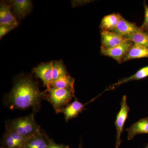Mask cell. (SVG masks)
Instances as JSON below:
<instances>
[{"instance_id": "1", "label": "cell", "mask_w": 148, "mask_h": 148, "mask_svg": "<svg viewBox=\"0 0 148 148\" xmlns=\"http://www.w3.org/2000/svg\"><path fill=\"white\" fill-rule=\"evenodd\" d=\"M45 92L40 91L34 82L27 77H21L14 84L7 97L5 104L10 109L25 110L32 108L38 112Z\"/></svg>"}, {"instance_id": "2", "label": "cell", "mask_w": 148, "mask_h": 148, "mask_svg": "<svg viewBox=\"0 0 148 148\" xmlns=\"http://www.w3.org/2000/svg\"><path fill=\"white\" fill-rule=\"evenodd\" d=\"M6 130L13 131L27 138H31L41 130L35 121L34 114L8 121L5 122Z\"/></svg>"}, {"instance_id": "3", "label": "cell", "mask_w": 148, "mask_h": 148, "mask_svg": "<svg viewBox=\"0 0 148 148\" xmlns=\"http://www.w3.org/2000/svg\"><path fill=\"white\" fill-rule=\"evenodd\" d=\"M45 99L51 104L56 114L62 112L73 98H75L74 88H49L44 92Z\"/></svg>"}, {"instance_id": "4", "label": "cell", "mask_w": 148, "mask_h": 148, "mask_svg": "<svg viewBox=\"0 0 148 148\" xmlns=\"http://www.w3.org/2000/svg\"><path fill=\"white\" fill-rule=\"evenodd\" d=\"M130 107L127 102V97L123 95L121 103V109L118 113L117 114L116 119L115 121V125L116 129V143L115 148H119L121 144L122 140L121 136L123 131L125 123L128 118V114L130 111Z\"/></svg>"}, {"instance_id": "5", "label": "cell", "mask_w": 148, "mask_h": 148, "mask_svg": "<svg viewBox=\"0 0 148 148\" xmlns=\"http://www.w3.org/2000/svg\"><path fill=\"white\" fill-rule=\"evenodd\" d=\"M133 43L132 42L127 41L111 48H101V53L103 55L113 58L119 64H121L123 59L127 54Z\"/></svg>"}, {"instance_id": "6", "label": "cell", "mask_w": 148, "mask_h": 148, "mask_svg": "<svg viewBox=\"0 0 148 148\" xmlns=\"http://www.w3.org/2000/svg\"><path fill=\"white\" fill-rule=\"evenodd\" d=\"M30 138L23 137L13 131L6 130L2 140L3 147L5 148H24Z\"/></svg>"}, {"instance_id": "7", "label": "cell", "mask_w": 148, "mask_h": 148, "mask_svg": "<svg viewBox=\"0 0 148 148\" xmlns=\"http://www.w3.org/2000/svg\"><path fill=\"white\" fill-rule=\"evenodd\" d=\"M101 48L105 49L111 48L129 41L114 32L106 30L101 31Z\"/></svg>"}, {"instance_id": "8", "label": "cell", "mask_w": 148, "mask_h": 148, "mask_svg": "<svg viewBox=\"0 0 148 148\" xmlns=\"http://www.w3.org/2000/svg\"><path fill=\"white\" fill-rule=\"evenodd\" d=\"M33 73L42 80L44 85L47 88L53 82L51 62L41 64L33 69Z\"/></svg>"}, {"instance_id": "9", "label": "cell", "mask_w": 148, "mask_h": 148, "mask_svg": "<svg viewBox=\"0 0 148 148\" xmlns=\"http://www.w3.org/2000/svg\"><path fill=\"white\" fill-rule=\"evenodd\" d=\"M141 29V27H138L135 23L130 22L122 17L116 28L111 32L124 37L139 32Z\"/></svg>"}, {"instance_id": "10", "label": "cell", "mask_w": 148, "mask_h": 148, "mask_svg": "<svg viewBox=\"0 0 148 148\" xmlns=\"http://www.w3.org/2000/svg\"><path fill=\"white\" fill-rule=\"evenodd\" d=\"M18 21L12 13L10 6L4 3L0 7V26H9L15 28Z\"/></svg>"}, {"instance_id": "11", "label": "cell", "mask_w": 148, "mask_h": 148, "mask_svg": "<svg viewBox=\"0 0 148 148\" xmlns=\"http://www.w3.org/2000/svg\"><path fill=\"white\" fill-rule=\"evenodd\" d=\"M127 139L131 140L135 135L139 134H148V117L140 119L132 125L129 128H126Z\"/></svg>"}, {"instance_id": "12", "label": "cell", "mask_w": 148, "mask_h": 148, "mask_svg": "<svg viewBox=\"0 0 148 148\" xmlns=\"http://www.w3.org/2000/svg\"><path fill=\"white\" fill-rule=\"evenodd\" d=\"M50 138L41 130L30 138L24 148H47Z\"/></svg>"}, {"instance_id": "13", "label": "cell", "mask_w": 148, "mask_h": 148, "mask_svg": "<svg viewBox=\"0 0 148 148\" xmlns=\"http://www.w3.org/2000/svg\"><path fill=\"white\" fill-rule=\"evenodd\" d=\"M75 99V101L65 107L62 112L64 114L66 122L69 121V120L77 117L79 114L86 110L85 108L84 105L79 102L76 98Z\"/></svg>"}, {"instance_id": "14", "label": "cell", "mask_w": 148, "mask_h": 148, "mask_svg": "<svg viewBox=\"0 0 148 148\" xmlns=\"http://www.w3.org/2000/svg\"><path fill=\"white\" fill-rule=\"evenodd\" d=\"M148 58V48L133 43L122 63L137 58Z\"/></svg>"}, {"instance_id": "15", "label": "cell", "mask_w": 148, "mask_h": 148, "mask_svg": "<svg viewBox=\"0 0 148 148\" xmlns=\"http://www.w3.org/2000/svg\"><path fill=\"white\" fill-rule=\"evenodd\" d=\"M12 7L14 13L18 18H24L30 12L32 2L29 0H15L12 1Z\"/></svg>"}, {"instance_id": "16", "label": "cell", "mask_w": 148, "mask_h": 148, "mask_svg": "<svg viewBox=\"0 0 148 148\" xmlns=\"http://www.w3.org/2000/svg\"><path fill=\"white\" fill-rule=\"evenodd\" d=\"M148 77V66L143 67L138 70V71L131 76L120 80L114 84L107 88L106 90H112L118 87L121 85L126 83L132 81L139 80L146 78Z\"/></svg>"}, {"instance_id": "17", "label": "cell", "mask_w": 148, "mask_h": 148, "mask_svg": "<svg viewBox=\"0 0 148 148\" xmlns=\"http://www.w3.org/2000/svg\"><path fill=\"white\" fill-rule=\"evenodd\" d=\"M122 16L118 13H113L104 16L101 20L100 28L102 30L112 31L116 27Z\"/></svg>"}, {"instance_id": "18", "label": "cell", "mask_w": 148, "mask_h": 148, "mask_svg": "<svg viewBox=\"0 0 148 148\" xmlns=\"http://www.w3.org/2000/svg\"><path fill=\"white\" fill-rule=\"evenodd\" d=\"M124 38L133 43L148 48V31H145L141 29L139 32L126 36Z\"/></svg>"}, {"instance_id": "19", "label": "cell", "mask_w": 148, "mask_h": 148, "mask_svg": "<svg viewBox=\"0 0 148 148\" xmlns=\"http://www.w3.org/2000/svg\"><path fill=\"white\" fill-rule=\"evenodd\" d=\"M75 79L69 75L61 77L56 80L52 82L49 88H74Z\"/></svg>"}, {"instance_id": "20", "label": "cell", "mask_w": 148, "mask_h": 148, "mask_svg": "<svg viewBox=\"0 0 148 148\" xmlns=\"http://www.w3.org/2000/svg\"><path fill=\"white\" fill-rule=\"evenodd\" d=\"M52 68L53 81L58 79L61 77L69 75L66 68L62 62L60 61H53L51 62Z\"/></svg>"}, {"instance_id": "21", "label": "cell", "mask_w": 148, "mask_h": 148, "mask_svg": "<svg viewBox=\"0 0 148 148\" xmlns=\"http://www.w3.org/2000/svg\"><path fill=\"white\" fill-rule=\"evenodd\" d=\"M145 7V20L144 23L141 26V29L145 31H148V6L145 3H144Z\"/></svg>"}, {"instance_id": "22", "label": "cell", "mask_w": 148, "mask_h": 148, "mask_svg": "<svg viewBox=\"0 0 148 148\" xmlns=\"http://www.w3.org/2000/svg\"><path fill=\"white\" fill-rule=\"evenodd\" d=\"M14 29L13 27L9 26H2L0 27V38L1 39L3 36Z\"/></svg>"}, {"instance_id": "23", "label": "cell", "mask_w": 148, "mask_h": 148, "mask_svg": "<svg viewBox=\"0 0 148 148\" xmlns=\"http://www.w3.org/2000/svg\"><path fill=\"white\" fill-rule=\"evenodd\" d=\"M47 148H70V147L69 145L56 144L52 139H50Z\"/></svg>"}, {"instance_id": "24", "label": "cell", "mask_w": 148, "mask_h": 148, "mask_svg": "<svg viewBox=\"0 0 148 148\" xmlns=\"http://www.w3.org/2000/svg\"><path fill=\"white\" fill-rule=\"evenodd\" d=\"M82 148V144H81L80 145L79 148Z\"/></svg>"}, {"instance_id": "25", "label": "cell", "mask_w": 148, "mask_h": 148, "mask_svg": "<svg viewBox=\"0 0 148 148\" xmlns=\"http://www.w3.org/2000/svg\"><path fill=\"white\" fill-rule=\"evenodd\" d=\"M145 148H148V144L147 145V147H145Z\"/></svg>"}, {"instance_id": "26", "label": "cell", "mask_w": 148, "mask_h": 148, "mask_svg": "<svg viewBox=\"0 0 148 148\" xmlns=\"http://www.w3.org/2000/svg\"><path fill=\"white\" fill-rule=\"evenodd\" d=\"M1 148H5L3 147H1Z\"/></svg>"}]
</instances>
